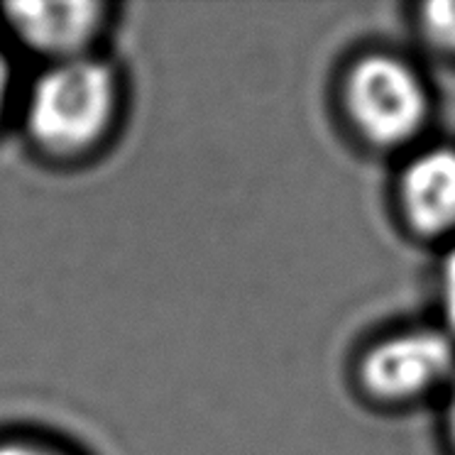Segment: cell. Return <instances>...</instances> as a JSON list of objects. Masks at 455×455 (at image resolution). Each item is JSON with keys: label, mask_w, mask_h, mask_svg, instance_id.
<instances>
[{"label": "cell", "mask_w": 455, "mask_h": 455, "mask_svg": "<svg viewBox=\"0 0 455 455\" xmlns=\"http://www.w3.org/2000/svg\"><path fill=\"white\" fill-rule=\"evenodd\" d=\"M0 455H86L81 448L42 428H0Z\"/></svg>", "instance_id": "cell-6"}, {"label": "cell", "mask_w": 455, "mask_h": 455, "mask_svg": "<svg viewBox=\"0 0 455 455\" xmlns=\"http://www.w3.org/2000/svg\"><path fill=\"white\" fill-rule=\"evenodd\" d=\"M120 8L106 0L0 3V37L30 69L110 52Z\"/></svg>", "instance_id": "cell-3"}, {"label": "cell", "mask_w": 455, "mask_h": 455, "mask_svg": "<svg viewBox=\"0 0 455 455\" xmlns=\"http://www.w3.org/2000/svg\"><path fill=\"white\" fill-rule=\"evenodd\" d=\"M20 86V61L12 54L8 42L0 37V135L12 128V116H15Z\"/></svg>", "instance_id": "cell-8"}, {"label": "cell", "mask_w": 455, "mask_h": 455, "mask_svg": "<svg viewBox=\"0 0 455 455\" xmlns=\"http://www.w3.org/2000/svg\"><path fill=\"white\" fill-rule=\"evenodd\" d=\"M128 106V76L106 52L30 69L22 76L12 128L37 164L79 172L99 164L116 148Z\"/></svg>", "instance_id": "cell-1"}, {"label": "cell", "mask_w": 455, "mask_h": 455, "mask_svg": "<svg viewBox=\"0 0 455 455\" xmlns=\"http://www.w3.org/2000/svg\"><path fill=\"white\" fill-rule=\"evenodd\" d=\"M438 308L443 318L441 328L455 340V240L438 269Z\"/></svg>", "instance_id": "cell-9"}, {"label": "cell", "mask_w": 455, "mask_h": 455, "mask_svg": "<svg viewBox=\"0 0 455 455\" xmlns=\"http://www.w3.org/2000/svg\"><path fill=\"white\" fill-rule=\"evenodd\" d=\"M445 438L455 455V379L448 387V402H445Z\"/></svg>", "instance_id": "cell-10"}, {"label": "cell", "mask_w": 455, "mask_h": 455, "mask_svg": "<svg viewBox=\"0 0 455 455\" xmlns=\"http://www.w3.org/2000/svg\"><path fill=\"white\" fill-rule=\"evenodd\" d=\"M355 375L379 404L419 402L455 379V340L441 326L402 328L363 350Z\"/></svg>", "instance_id": "cell-4"}, {"label": "cell", "mask_w": 455, "mask_h": 455, "mask_svg": "<svg viewBox=\"0 0 455 455\" xmlns=\"http://www.w3.org/2000/svg\"><path fill=\"white\" fill-rule=\"evenodd\" d=\"M416 30L438 54L455 60V3H426L416 12Z\"/></svg>", "instance_id": "cell-7"}, {"label": "cell", "mask_w": 455, "mask_h": 455, "mask_svg": "<svg viewBox=\"0 0 455 455\" xmlns=\"http://www.w3.org/2000/svg\"><path fill=\"white\" fill-rule=\"evenodd\" d=\"M396 206L419 238L455 240V148L434 145L406 159L396 177Z\"/></svg>", "instance_id": "cell-5"}, {"label": "cell", "mask_w": 455, "mask_h": 455, "mask_svg": "<svg viewBox=\"0 0 455 455\" xmlns=\"http://www.w3.org/2000/svg\"><path fill=\"white\" fill-rule=\"evenodd\" d=\"M340 106L350 128L375 149L411 148L431 120V91L404 57L367 52L340 81Z\"/></svg>", "instance_id": "cell-2"}]
</instances>
